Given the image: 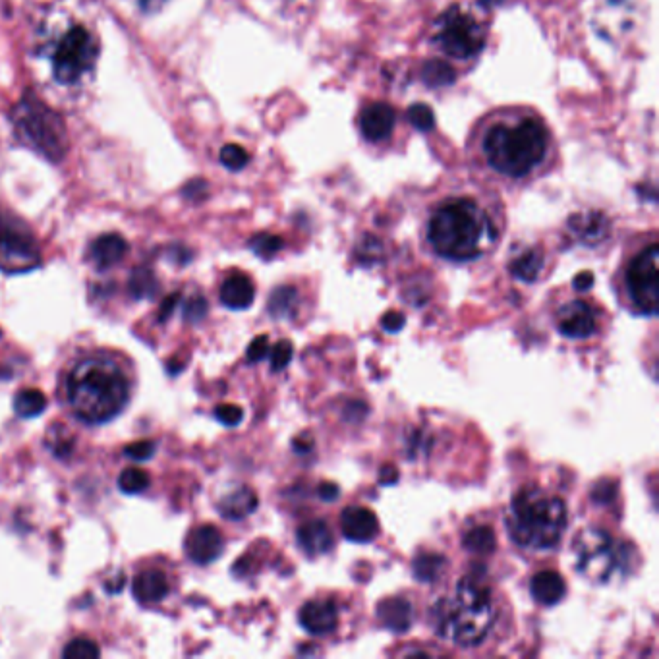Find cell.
<instances>
[{
    "label": "cell",
    "instance_id": "6da1fadb",
    "mask_svg": "<svg viewBox=\"0 0 659 659\" xmlns=\"http://www.w3.org/2000/svg\"><path fill=\"white\" fill-rule=\"evenodd\" d=\"M128 379L107 356H91L74 366L66 379V397L86 424H107L128 404Z\"/></svg>",
    "mask_w": 659,
    "mask_h": 659
},
{
    "label": "cell",
    "instance_id": "7a4b0ae2",
    "mask_svg": "<svg viewBox=\"0 0 659 659\" xmlns=\"http://www.w3.org/2000/svg\"><path fill=\"white\" fill-rule=\"evenodd\" d=\"M431 248L441 258L470 261L480 258L495 240L488 215L470 200L447 201L431 217Z\"/></svg>",
    "mask_w": 659,
    "mask_h": 659
},
{
    "label": "cell",
    "instance_id": "3957f363",
    "mask_svg": "<svg viewBox=\"0 0 659 659\" xmlns=\"http://www.w3.org/2000/svg\"><path fill=\"white\" fill-rule=\"evenodd\" d=\"M435 631L462 648L478 646L495 623V609L486 586L476 578H462L451 596L431 609Z\"/></svg>",
    "mask_w": 659,
    "mask_h": 659
},
{
    "label": "cell",
    "instance_id": "277c9868",
    "mask_svg": "<svg viewBox=\"0 0 659 659\" xmlns=\"http://www.w3.org/2000/svg\"><path fill=\"white\" fill-rule=\"evenodd\" d=\"M567 528L563 499L542 489H520L507 513V530L513 542L524 549L547 551L559 544Z\"/></svg>",
    "mask_w": 659,
    "mask_h": 659
},
{
    "label": "cell",
    "instance_id": "5b68a950",
    "mask_svg": "<svg viewBox=\"0 0 659 659\" xmlns=\"http://www.w3.org/2000/svg\"><path fill=\"white\" fill-rule=\"evenodd\" d=\"M489 165L507 176H524L532 171L547 151V132L536 118H524L516 126H495L484 142Z\"/></svg>",
    "mask_w": 659,
    "mask_h": 659
},
{
    "label": "cell",
    "instance_id": "8992f818",
    "mask_svg": "<svg viewBox=\"0 0 659 659\" xmlns=\"http://www.w3.org/2000/svg\"><path fill=\"white\" fill-rule=\"evenodd\" d=\"M10 118L20 144L28 145L29 149L49 161H60L66 155L68 136L64 122L41 101L33 97L24 99L14 107Z\"/></svg>",
    "mask_w": 659,
    "mask_h": 659
},
{
    "label": "cell",
    "instance_id": "52a82bcc",
    "mask_svg": "<svg viewBox=\"0 0 659 659\" xmlns=\"http://www.w3.org/2000/svg\"><path fill=\"white\" fill-rule=\"evenodd\" d=\"M573 551L576 571L590 582H607L619 567L621 551L617 549L613 538L600 528H588L580 532L574 538Z\"/></svg>",
    "mask_w": 659,
    "mask_h": 659
},
{
    "label": "cell",
    "instance_id": "ba28073f",
    "mask_svg": "<svg viewBox=\"0 0 659 659\" xmlns=\"http://www.w3.org/2000/svg\"><path fill=\"white\" fill-rule=\"evenodd\" d=\"M95 37L86 28H72L58 43L53 55V72L60 84H76L97 60Z\"/></svg>",
    "mask_w": 659,
    "mask_h": 659
},
{
    "label": "cell",
    "instance_id": "9c48e42d",
    "mask_svg": "<svg viewBox=\"0 0 659 659\" xmlns=\"http://www.w3.org/2000/svg\"><path fill=\"white\" fill-rule=\"evenodd\" d=\"M435 41L451 57L470 58L482 51L486 35L472 16L453 6L439 18Z\"/></svg>",
    "mask_w": 659,
    "mask_h": 659
},
{
    "label": "cell",
    "instance_id": "30bf717a",
    "mask_svg": "<svg viewBox=\"0 0 659 659\" xmlns=\"http://www.w3.org/2000/svg\"><path fill=\"white\" fill-rule=\"evenodd\" d=\"M658 259V244H652L632 259L629 273H627V285H629L632 304L644 316L658 314Z\"/></svg>",
    "mask_w": 659,
    "mask_h": 659
},
{
    "label": "cell",
    "instance_id": "8fae6325",
    "mask_svg": "<svg viewBox=\"0 0 659 659\" xmlns=\"http://www.w3.org/2000/svg\"><path fill=\"white\" fill-rule=\"evenodd\" d=\"M41 261L35 238L18 223H0V271L28 273Z\"/></svg>",
    "mask_w": 659,
    "mask_h": 659
},
{
    "label": "cell",
    "instance_id": "7c38bea8",
    "mask_svg": "<svg viewBox=\"0 0 659 659\" xmlns=\"http://www.w3.org/2000/svg\"><path fill=\"white\" fill-rule=\"evenodd\" d=\"M559 331L569 339H588L596 333L598 321L594 308L584 300H574L559 312Z\"/></svg>",
    "mask_w": 659,
    "mask_h": 659
},
{
    "label": "cell",
    "instance_id": "4fadbf2b",
    "mask_svg": "<svg viewBox=\"0 0 659 659\" xmlns=\"http://www.w3.org/2000/svg\"><path fill=\"white\" fill-rule=\"evenodd\" d=\"M223 547L225 542L221 532L211 524L198 526L186 540V553L198 565H209L217 561L223 553Z\"/></svg>",
    "mask_w": 659,
    "mask_h": 659
},
{
    "label": "cell",
    "instance_id": "5bb4252c",
    "mask_svg": "<svg viewBox=\"0 0 659 659\" xmlns=\"http://www.w3.org/2000/svg\"><path fill=\"white\" fill-rule=\"evenodd\" d=\"M344 538L356 544H366L379 534L377 516L366 507H348L341 516Z\"/></svg>",
    "mask_w": 659,
    "mask_h": 659
},
{
    "label": "cell",
    "instance_id": "9a60e30c",
    "mask_svg": "<svg viewBox=\"0 0 659 659\" xmlns=\"http://www.w3.org/2000/svg\"><path fill=\"white\" fill-rule=\"evenodd\" d=\"M395 111L387 103H372L360 115V130L370 142H383L395 128Z\"/></svg>",
    "mask_w": 659,
    "mask_h": 659
},
{
    "label": "cell",
    "instance_id": "2e32d148",
    "mask_svg": "<svg viewBox=\"0 0 659 659\" xmlns=\"http://www.w3.org/2000/svg\"><path fill=\"white\" fill-rule=\"evenodd\" d=\"M300 625L310 634H329L339 625L337 605L329 600L308 602L300 609Z\"/></svg>",
    "mask_w": 659,
    "mask_h": 659
},
{
    "label": "cell",
    "instance_id": "e0dca14e",
    "mask_svg": "<svg viewBox=\"0 0 659 659\" xmlns=\"http://www.w3.org/2000/svg\"><path fill=\"white\" fill-rule=\"evenodd\" d=\"M296 540L300 549L310 557L325 555L333 547V534L323 520H310L302 524L296 532Z\"/></svg>",
    "mask_w": 659,
    "mask_h": 659
},
{
    "label": "cell",
    "instance_id": "ac0fdd59",
    "mask_svg": "<svg viewBox=\"0 0 659 659\" xmlns=\"http://www.w3.org/2000/svg\"><path fill=\"white\" fill-rule=\"evenodd\" d=\"M256 298V288L250 277L234 273L221 287V302L230 310H246Z\"/></svg>",
    "mask_w": 659,
    "mask_h": 659
},
{
    "label": "cell",
    "instance_id": "d6986e66",
    "mask_svg": "<svg viewBox=\"0 0 659 659\" xmlns=\"http://www.w3.org/2000/svg\"><path fill=\"white\" fill-rule=\"evenodd\" d=\"M567 586L563 576L555 571H542L530 582L532 598L542 605H555L565 598Z\"/></svg>",
    "mask_w": 659,
    "mask_h": 659
},
{
    "label": "cell",
    "instance_id": "ffe728a7",
    "mask_svg": "<svg viewBox=\"0 0 659 659\" xmlns=\"http://www.w3.org/2000/svg\"><path fill=\"white\" fill-rule=\"evenodd\" d=\"M126 252H128V244L120 234H105L91 244L89 256L99 269H109L124 258Z\"/></svg>",
    "mask_w": 659,
    "mask_h": 659
},
{
    "label": "cell",
    "instance_id": "44dd1931",
    "mask_svg": "<svg viewBox=\"0 0 659 659\" xmlns=\"http://www.w3.org/2000/svg\"><path fill=\"white\" fill-rule=\"evenodd\" d=\"M377 617L389 631L406 632L412 625V605L404 598H387L377 605Z\"/></svg>",
    "mask_w": 659,
    "mask_h": 659
},
{
    "label": "cell",
    "instance_id": "7402d4cb",
    "mask_svg": "<svg viewBox=\"0 0 659 659\" xmlns=\"http://www.w3.org/2000/svg\"><path fill=\"white\" fill-rule=\"evenodd\" d=\"M569 227L578 236V240H582L588 246L600 244L609 234V221L605 219V215H602V213L574 215Z\"/></svg>",
    "mask_w": 659,
    "mask_h": 659
},
{
    "label": "cell",
    "instance_id": "603a6c76",
    "mask_svg": "<svg viewBox=\"0 0 659 659\" xmlns=\"http://www.w3.org/2000/svg\"><path fill=\"white\" fill-rule=\"evenodd\" d=\"M258 503L254 489H234L219 501V513L229 520H242L258 509Z\"/></svg>",
    "mask_w": 659,
    "mask_h": 659
},
{
    "label": "cell",
    "instance_id": "cb8c5ba5",
    "mask_svg": "<svg viewBox=\"0 0 659 659\" xmlns=\"http://www.w3.org/2000/svg\"><path fill=\"white\" fill-rule=\"evenodd\" d=\"M132 590H134V596L142 603L161 602L169 594V580L165 573L149 569L134 578Z\"/></svg>",
    "mask_w": 659,
    "mask_h": 659
},
{
    "label": "cell",
    "instance_id": "d4e9b609",
    "mask_svg": "<svg viewBox=\"0 0 659 659\" xmlns=\"http://www.w3.org/2000/svg\"><path fill=\"white\" fill-rule=\"evenodd\" d=\"M544 267V254L540 250H530L511 263V273L522 283H534Z\"/></svg>",
    "mask_w": 659,
    "mask_h": 659
},
{
    "label": "cell",
    "instance_id": "484cf974",
    "mask_svg": "<svg viewBox=\"0 0 659 659\" xmlns=\"http://www.w3.org/2000/svg\"><path fill=\"white\" fill-rule=\"evenodd\" d=\"M300 296L294 287H279L269 296V314L275 319H290L296 314Z\"/></svg>",
    "mask_w": 659,
    "mask_h": 659
},
{
    "label": "cell",
    "instance_id": "4316f807",
    "mask_svg": "<svg viewBox=\"0 0 659 659\" xmlns=\"http://www.w3.org/2000/svg\"><path fill=\"white\" fill-rule=\"evenodd\" d=\"M47 408V397L39 389H24L14 399V410L20 418L41 416Z\"/></svg>",
    "mask_w": 659,
    "mask_h": 659
},
{
    "label": "cell",
    "instance_id": "83f0119b",
    "mask_svg": "<svg viewBox=\"0 0 659 659\" xmlns=\"http://www.w3.org/2000/svg\"><path fill=\"white\" fill-rule=\"evenodd\" d=\"M445 557L437 555V553H424L420 557H416L412 569H414V576L424 582V584H433L443 571H445Z\"/></svg>",
    "mask_w": 659,
    "mask_h": 659
},
{
    "label": "cell",
    "instance_id": "f1b7e54d",
    "mask_svg": "<svg viewBox=\"0 0 659 659\" xmlns=\"http://www.w3.org/2000/svg\"><path fill=\"white\" fill-rule=\"evenodd\" d=\"M495 545H497V538H495V532L489 526H476L474 530H470L464 536V547L470 553L488 555L491 551H495Z\"/></svg>",
    "mask_w": 659,
    "mask_h": 659
},
{
    "label": "cell",
    "instance_id": "f546056e",
    "mask_svg": "<svg viewBox=\"0 0 659 659\" xmlns=\"http://www.w3.org/2000/svg\"><path fill=\"white\" fill-rule=\"evenodd\" d=\"M455 78V70L441 60H431L422 68V80L431 87L451 86Z\"/></svg>",
    "mask_w": 659,
    "mask_h": 659
},
{
    "label": "cell",
    "instance_id": "4dcf8cb0",
    "mask_svg": "<svg viewBox=\"0 0 659 659\" xmlns=\"http://www.w3.org/2000/svg\"><path fill=\"white\" fill-rule=\"evenodd\" d=\"M149 474L142 468H126L118 478V488L126 495H138L149 488Z\"/></svg>",
    "mask_w": 659,
    "mask_h": 659
},
{
    "label": "cell",
    "instance_id": "1f68e13d",
    "mask_svg": "<svg viewBox=\"0 0 659 659\" xmlns=\"http://www.w3.org/2000/svg\"><path fill=\"white\" fill-rule=\"evenodd\" d=\"M250 248L259 258L271 259L283 250V238L273 234H258L250 240Z\"/></svg>",
    "mask_w": 659,
    "mask_h": 659
},
{
    "label": "cell",
    "instance_id": "d6a6232c",
    "mask_svg": "<svg viewBox=\"0 0 659 659\" xmlns=\"http://www.w3.org/2000/svg\"><path fill=\"white\" fill-rule=\"evenodd\" d=\"M130 290L136 298H151L157 290V279L149 269H136L130 279Z\"/></svg>",
    "mask_w": 659,
    "mask_h": 659
},
{
    "label": "cell",
    "instance_id": "836d02e7",
    "mask_svg": "<svg viewBox=\"0 0 659 659\" xmlns=\"http://www.w3.org/2000/svg\"><path fill=\"white\" fill-rule=\"evenodd\" d=\"M62 656L66 659H93L101 656V650L93 640L78 638L64 648Z\"/></svg>",
    "mask_w": 659,
    "mask_h": 659
},
{
    "label": "cell",
    "instance_id": "e575fe53",
    "mask_svg": "<svg viewBox=\"0 0 659 659\" xmlns=\"http://www.w3.org/2000/svg\"><path fill=\"white\" fill-rule=\"evenodd\" d=\"M406 116H408V122H410L414 128L422 130V132L431 130V128L435 126V116H433V111H431L428 105H424V103H416V105H412V107L408 109V115Z\"/></svg>",
    "mask_w": 659,
    "mask_h": 659
},
{
    "label": "cell",
    "instance_id": "d590c367",
    "mask_svg": "<svg viewBox=\"0 0 659 659\" xmlns=\"http://www.w3.org/2000/svg\"><path fill=\"white\" fill-rule=\"evenodd\" d=\"M221 161L230 171H240L248 165V153L240 145H225L221 151Z\"/></svg>",
    "mask_w": 659,
    "mask_h": 659
},
{
    "label": "cell",
    "instance_id": "8d00e7d4",
    "mask_svg": "<svg viewBox=\"0 0 659 659\" xmlns=\"http://www.w3.org/2000/svg\"><path fill=\"white\" fill-rule=\"evenodd\" d=\"M292 360V344L288 341H281V343L273 346V354H271V370L273 372H283Z\"/></svg>",
    "mask_w": 659,
    "mask_h": 659
},
{
    "label": "cell",
    "instance_id": "74e56055",
    "mask_svg": "<svg viewBox=\"0 0 659 659\" xmlns=\"http://www.w3.org/2000/svg\"><path fill=\"white\" fill-rule=\"evenodd\" d=\"M215 416H217V420H219L223 426L234 428V426H238V424L242 422L244 412H242V408L236 406V404H221V406H217Z\"/></svg>",
    "mask_w": 659,
    "mask_h": 659
},
{
    "label": "cell",
    "instance_id": "f35d334b",
    "mask_svg": "<svg viewBox=\"0 0 659 659\" xmlns=\"http://www.w3.org/2000/svg\"><path fill=\"white\" fill-rule=\"evenodd\" d=\"M153 453H155V443L153 441H136V443H132L124 449V457L136 460V462L151 459Z\"/></svg>",
    "mask_w": 659,
    "mask_h": 659
},
{
    "label": "cell",
    "instance_id": "ab89813d",
    "mask_svg": "<svg viewBox=\"0 0 659 659\" xmlns=\"http://www.w3.org/2000/svg\"><path fill=\"white\" fill-rule=\"evenodd\" d=\"M207 314V300L203 296H194L184 308V317L188 321H200Z\"/></svg>",
    "mask_w": 659,
    "mask_h": 659
},
{
    "label": "cell",
    "instance_id": "60d3db41",
    "mask_svg": "<svg viewBox=\"0 0 659 659\" xmlns=\"http://www.w3.org/2000/svg\"><path fill=\"white\" fill-rule=\"evenodd\" d=\"M269 350H271V348H269V339H267V335H259L258 339H254L252 344L248 346V360H250V362H259V360H263V358L267 356Z\"/></svg>",
    "mask_w": 659,
    "mask_h": 659
},
{
    "label": "cell",
    "instance_id": "b9f144b4",
    "mask_svg": "<svg viewBox=\"0 0 659 659\" xmlns=\"http://www.w3.org/2000/svg\"><path fill=\"white\" fill-rule=\"evenodd\" d=\"M615 484L611 482V480H603V482H600L596 488H594V491H592V499L596 501V503H600V505H605V503H611L613 501V497H615Z\"/></svg>",
    "mask_w": 659,
    "mask_h": 659
},
{
    "label": "cell",
    "instance_id": "7bdbcfd3",
    "mask_svg": "<svg viewBox=\"0 0 659 659\" xmlns=\"http://www.w3.org/2000/svg\"><path fill=\"white\" fill-rule=\"evenodd\" d=\"M404 325H406V317L401 312H389L381 319V327L387 333H399L404 329Z\"/></svg>",
    "mask_w": 659,
    "mask_h": 659
},
{
    "label": "cell",
    "instance_id": "ee69618b",
    "mask_svg": "<svg viewBox=\"0 0 659 659\" xmlns=\"http://www.w3.org/2000/svg\"><path fill=\"white\" fill-rule=\"evenodd\" d=\"M178 302H180V292L167 296L165 302L161 304V310H159V321H167L171 317L172 312H174V308H176Z\"/></svg>",
    "mask_w": 659,
    "mask_h": 659
},
{
    "label": "cell",
    "instance_id": "f6af8a7d",
    "mask_svg": "<svg viewBox=\"0 0 659 659\" xmlns=\"http://www.w3.org/2000/svg\"><path fill=\"white\" fill-rule=\"evenodd\" d=\"M594 275L590 273V271H584V273H578L576 277H574V288L576 290H580V292H586V290H590V288L594 287Z\"/></svg>",
    "mask_w": 659,
    "mask_h": 659
},
{
    "label": "cell",
    "instance_id": "bcb514c9",
    "mask_svg": "<svg viewBox=\"0 0 659 659\" xmlns=\"http://www.w3.org/2000/svg\"><path fill=\"white\" fill-rule=\"evenodd\" d=\"M379 474H381V476H379V482H381L383 486H391V484L399 482V472H397L393 466H383Z\"/></svg>",
    "mask_w": 659,
    "mask_h": 659
},
{
    "label": "cell",
    "instance_id": "7dc6e473",
    "mask_svg": "<svg viewBox=\"0 0 659 659\" xmlns=\"http://www.w3.org/2000/svg\"><path fill=\"white\" fill-rule=\"evenodd\" d=\"M319 497L323 501H335L339 497V488L335 484H331V482H323L319 486Z\"/></svg>",
    "mask_w": 659,
    "mask_h": 659
},
{
    "label": "cell",
    "instance_id": "c3c4849f",
    "mask_svg": "<svg viewBox=\"0 0 659 659\" xmlns=\"http://www.w3.org/2000/svg\"><path fill=\"white\" fill-rule=\"evenodd\" d=\"M488 2H499V0H488Z\"/></svg>",
    "mask_w": 659,
    "mask_h": 659
}]
</instances>
